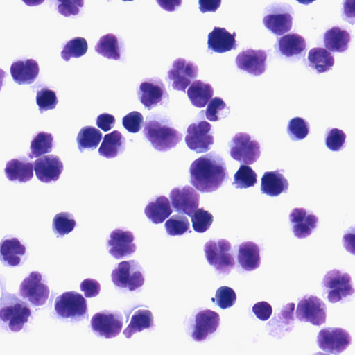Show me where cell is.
<instances>
[{"label":"cell","mask_w":355,"mask_h":355,"mask_svg":"<svg viewBox=\"0 0 355 355\" xmlns=\"http://www.w3.org/2000/svg\"><path fill=\"white\" fill-rule=\"evenodd\" d=\"M94 50L107 59L121 61L125 56V47L119 35L109 33L98 39Z\"/></svg>","instance_id":"cell-27"},{"label":"cell","mask_w":355,"mask_h":355,"mask_svg":"<svg viewBox=\"0 0 355 355\" xmlns=\"http://www.w3.org/2000/svg\"><path fill=\"white\" fill-rule=\"evenodd\" d=\"M198 67L194 62L178 58L172 62L166 80L173 89L186 93V89L198 77Z\"/></svg>","instance_id":"cell-10"},{"label":"cell","mask_w":355,"mask_h":355,"mask_svg":"<svg viewBox=\"0 0 355 355\" xmlns=\"http://www.w3.org/2000/svg\"><path fill=\"white\" fill-rule=\"evenodd\" d=\"M63 163L55 155H46L34 162V171L39 180L44 183L57 181L62 171Z\"/></svg>","instance_id":"cell-24"},{"label":"cell","mask_w":355,"mask_h":355,"mask_svg":"<svg viewBox=\"0 0 355 355\" xmlns=\"http://www.w3.org/2000/svg\"><path fill=\"white\" fill-rule=\"evenodd\" d=\"M33 163L24 156L13 158L7 162L4 173L8 180L27 182L33 177Z\"/></svg>","instance_id":"cell-29"},{"label":"cell","mask_w":355,"mask_h":355,"mask_svg":"<svg viewBox=\"0 0 355 355\" xmlns=\"http://www.w3.org/2000/svg\"><path fill=\"white\" fill-rule=\"evenodd\" d=\"M335 63L334 55L322 47H314L308 52L306 65L311 71L320 74L330 71Z\"/></svg>","instance_id":"cell-32"},{"label":"cell","mask_w":355,"mask_h":355,"mask_svg":"<svg viewBox=\"0 0 355 355\" xmlns=\"http://www.w3.org/2000/svg\"><path fill=\"white\" fill-rule=\"evenodd\" d=\"M205 258L220 275H228L235 266L232 245L225 239H210L204 245Z\"/></svg>","instance_id":"cell-4"},{"label":"cell","mask_w":355,"mask_h":355,"mask_svg":"<svg viewBox=\"0 0 355 355\" xmlns=\"http://www.w3.org/2000/svg\"><path fill=\"white\" fill-rule=\"evenodd\" d=\"M169 197L173 208L180 214L191 216L199 207L200 194L189 185L173 188Z\"/></svg>","instance_id":"cell-21"},{"label":"cell","mask_w":355,"mask_h":355,"mask_svg":"<svg viewBox=\"0 0 355 355\" xmlns=\"http://www.w3.org/2000/svg\"><path fill=\"white\" fill-rule=\"evenodd\" d=\"M252 309L256 317L262 321L268 320L272 313L271 305L265 301L257 302Z\"/></svg>","instance_id":"cell-52"},{"label":"cell","mask_w":355,"mask_h":355,"mask_svg":"<svg viewBox=\"0 0 355 355\" xmlns=\"http://www.w3.org/2000/svg\"><path fill=\"white\" fill-rule=\"evenodd\" d=\"M284 170L280 169L265 172L261 178V193L276 197L282 193H286L288 182L284 177Z\"/></svg>","instance_id":"cell-31"},{"label":"cell","mask_w":355,"mask_h":355,"mask_svg":"<svg viewBox=\"0 0 355 355\" xmlns=\"http://www.w3.org/2000/svg\"><path fill=\"white\" fill-rule=\"evenodd\" d=\"M19 294L31 304L40 306L46 303L50 289L42 275L37 271H33L21 282Z\"/></svg>","instance_id":"cell-12"},{"label":"cell","mask_w":355,"mask_h":355,"mask_svg":"<svg viewBox=\"0 0 355 355\" xmlns=\"http://www.w3.org/2000/svg\"><path fill=\"white\" fill-rule=\"evenodd\" d=\"M236 33H231L225 28L214 26L207 35V49L209 51L223 53L235 50L239 46Z\"/></svg>","instance_id":"cell-25"},{"label":"cell","mask_w":355,"mask_h":355,"mask_svg":"<svg viewBox=\"0 0 355 355\" xmlns=\"http://www.w3.org/2000/svg\"><path fill=\"white\" fill-rule=\"evenodd\" d=\"M229 153L241 164L252 165L260 157L261 148L259 142L250 134L239 132L229 142Z\"/></svg>","instance_id":"cell-9"},{"label":"cell","mask_w":355,"mask_h":355,"mask_svg":"<svg viewBox=\"0 0 355 355\" xmlns=\"http://www.w3.org/2000/svg\"><path fill=\"white\" fill-rule=\"evenodd\" d=\"M126 141L119 130L106 134L98 149V154L107 159L114 158L122 154L125 149Z\"/></svg>","instance_id":"cell-34"},{"label":"cell","mask_w":355,"mask_h":355,"mask_svg":"<svg viewBox=\"0 0 355 355\" xmlns=\"http://www.w3.org/2000/svg\"><path fill=\"white\" fill-rule=\"evenodd\" d=\"M204 110L199 112L195 121L187 128L185 143L196 153L207 152L214 143V130L204 117Z\"/></svg>","instance_id":"cell-6"},{"label":"cell","mask_w":355,"mask_h":355,"mask_svg":"<svg viewBox=\"0 0 355 355\" xmlns=\"http://www.w3.org/2000/svg\"><path fill=\"white\" fill-rule=\"evenodd\" d=\"M236 260L245 271H253L261 265V248L253 241H244L236 248Z\"/></svg>","instance_id":"cell-30"},{"label":"cell","mask_w":355,"mask_h":355,"mask_svg":"<svg viewBox=\"0 0 355 355\" xmlns=\"http://www.w3.org/2000/svg\"><path fill=\"white\" fill-rule=\"evenodd\" d=\"M164 227L171 236H182L190 232V224L187 218L182 214H175L168 219Z\"/></svg>","instance_id":"cell-45"},{"label":"cell","mask_w":355,"mask_h":355,"mask_svg":"<svg viewBox=\"0 0 355 355\" xmlns=\"http://www.w3.org/2000/svg\"><path fill=\"white\" fill-rule=\"evenodd\" d=\"M144 123L143 115L137 111H132L122 119L123 126L131 133L138 132L144 126Z\"/></svg>","instance_id":"cell-49"},{"label":"cell","mask_w":355,"mask_h":355,"mask_svg":"<svg viewBox=\"0 0 355 355\" xmlns=\"http://www.w3.org/2000/svg\"><path fill=\"white\" fill-rule=\"evenodd\" d=\"M230 108L224 100L218 96L212 98L205 111V117L210 121L216 122L228 116Z\"/></svg>","instance_id":"cell-41"},{"label":"cell","mask_w":355,"mask_h":355,"mask_svg":"<svg viewBox=\"0 0 355 355\" xmlns=\"http://www.w3.org/2000/svg\"><path fill=\"white\" fill-rule=\"evenodd\" d=\"M295 315L301 322L320 326L326 322L327 306L317 296L305 295L298 301Z\"/></svg>","instance_id":"cell-14"},{"label":"cell","mask_w":355,"mask_h":355,"mask_svg":"<svg viewBox=\"0 0 355 355\" xmlns=\"http://www.w3.org/2000/svg\"><path fill=\"white\" fill-rule=\"evenodd\" d=\"M275 53L279 58L288 62H297L306 53V39L297 33H289L277 38Z\"/></svg>","instance_id":"cell-13"},{"label":"cell","mask_w":355,"mask_h":355,"mask_svg":"<svg viewBox=\"0 0 355 355\" xmlns=\"http://www.w3.org/2000/svg\"><path fill=\"white\" fill-rule=\"evenodd\" d=\"M154 327V318L152 312L146 309H139L131 315L130 323L124 329L123 334L130 338L135 334Z\"/></svg>","instance_id":"cell-36"},{"label":"cell","mask_w":355,"mask_h":355,"mask_svg":"<svg viewBox=\"0 0 355 355\" xmlns=\"http://www.w3.org/2000/svg\"><path fill=\"white\" fill-rule=\"evenodd\" d=\"M0 258L7 267H19L26 261L28 253L25 243L19 238L8 235L1 241Z\"/></svg>","instance_id":"cell-20"},{"label":"cell","mask_w":355,"mask_h":355,"mask_svg":"<svg viewBox=\"0 0 355 355\" xmlns=\"http://www.w3.org/2000/svg\"><path fill=\"white\" fill-rule=\"evenodd\" d=\"M57 3L58 12L65 17L78 15L80 8L84 4L83 1H58Z\"/></svg>","instance_id":"cell-50"},{"label":"cell","mask_w":355,"mask_h":355,"mask_svg":"<svg viewBox=\"0 0 355 355\" xmlns=\"http://www.w3.org/2000/svg\"><path fill=\"white\" fill-rule=\"evenodd\" d=\"M325 48L332 52L346 51L352 41L350 31L345 26H334L327 29L322 37Z\"/></svg>","instance_id":"cell-28"},{"label":"cell","mask_w":355,"mask_h":355,"mask_svg":"<svg viewBox=\"0 0 355 355\" xmlns=\"http://www.w3.org/2000/svg\"><path fill=\"white\" fill-rule=\"evenodd\" d=\"M257 180V174L250 166L241 164L234 175L232 185L237 189H247L254 187Z\"/></svg>","instance_id":"cell-42"},{"label":"cell","mask_w":355,"mask_h":355,"mask_svg":"<svg viewBox=\"0 0 355 355\" xmlns=\"http://www.w3.org/2000/svg\"><path fill=\"white\" fill-rule=\"evenodd\" d=\"M103 139V134L98 128L87 125L83 127L76 137L78 148L80 153L85 150H93Z\"/></svg>","instance_id":"cell-38"},{"label":"cell","mask_w":355,"mask_h":355,"mask_svg":"<svg viewBox=\"0 0 355 355\" xmlns=\"http://www.w3.org/2000/svg\"><path fill=\"white\" fill-rule=\"evenodd\" d=\"M92 331L105 338H113L121 331L123 316L117 311L103 310L95 313L90 322Z\"/></svg>","instance_id":"cell-18"},{"label":"cell","mask_w":355,"mask_h":355,"mask_svg":"<svg viewBox=\"0 0 355 355\" xmlns=\"http://www.w3.org/2000/svg\"><path fill=\"white\" fill-rule=\"evenodd\" d=\"M191 217L193 228L198 233L207 232L214 221L212 214L203 207L198 209Z\"/></svg>","instance_id":"cell-47"},{"label":"cell","mask_w":355,"mask_h":355,"mask_svg":"<svg viewBox=\"0 0 355 355\" xmlns=\"http://www.w3.org/2000/svg\"><path fill=\"white\" fill-rule=\"evenodd\" d=\"M80 288L84 293L85 297H94L100 293L101 284L94 279L87 278L80 283Z\"/></svg>","instance_id":"cell-51"},{"label":"cell","mask_w":355,"mask_h":355,"mask_svg":"<svg viewBox=\"0 0 355 355\" xmlns=\"http://www.w3.org/2000/svg\"><path fill=\"white\" fill-rule=\"evenodd\" d=\"M77 223L74 216L69 212L57 214L52 222V229L58 238L64 237L71 232Z\"/></svg>","instance_id":"cell-40"},{"label":"cell","mask_w":355,"mask_h":355,"mask_svg":"<svg viewBox=\"0 0 355 355\" xmlns=\"http://www.w3.org/2000/svg\"><path fill=\"white\" fill-rule=\"evenodd\" d=\"M11 76L18 85H28L37 78L40 67L37 62L32 58L15 60L10 65Z\"/></svg>","instance_id":"cell-26"},{"label":"cell","mask_w":355,"mask_h":355,"mask_svg":"<svg viewBox=\"0 0 355 355\" xmlns=\"http://www.w3.org/2000/svg\"><path fill=\"white\" fill-rule=\"evenodd\" d=\"M347 135L340 129L329 128L324 135V141L327 147L332 151H340L346 146Z\"/></svg>","instance_id":"cell-46"},{"label":"cell","mask_w":355,"mask_h":355,"mask_svg":"<svg viewBox=\"0 0 355 355\" xmlns=\"http://www.w3.org/2000/svg\"><path fill=\"white\" fill-rule=\"evenodd\" d=\"M31 315V310L29 306L17 297H14L4 305H1L0 310L1 322L13 332L21 331Z\"/></svg>","instance_id":"cell-15"},{"label":"cell","mask_w":355,"mask_h":355,"mask_svg":"<svg viewBox=\"0 0 355 355\" xmlns=\"http://www.w3.org/2000/svg\"><path fill=\"white\" fill-rule=\"evenodd\" d=\"M96 125L102 130H110L116 123V119L113 114L104 112L99 114L96 119Z\"/></svg>","instance_id":"cell-55"},{"label":"cell","mask_w":355,"mask_h":355,"mask_svg":"<svg viewBox=\"0 0 355 355\" xmlns=\"http://www.w3.org/2000/svg\"><path fill=\"white\" fill-rule=\"evenodd\" d=\"M35 99L40 114L55 109L59 101L56 92L46 86L37 91Z\"/></svg>","instance_id":"cell-43"},{"label":"cell","mask_w":355,"mask_h":355,"mask_svg":"<svg viewBox=\"0 0 355 355\" xmlns=\"http://www.w3.org/2000/svg\"><path fill=\"white\" fill-rule=\"evenodd\" d=\"M55 146V142L51 133L39 131L32 137L30 151L27 155L31 159L40 157L51 153Z\"/></svg>","instance_id":"cell-37"},{"label":"cell","mask_w":355,"mask_h":355,"mask_svg":"<svg viewBox=\"0 0 355 355\" xmlns=\"http://www.w3.org/2000/svg\"><path fill=\"white\" fill-rule=\"evenodd\" d=\"M214 93V90L211 85L202 80H194L187 91V96L192 105L198 108L207 105Z\"/></svg>","instance_id":"cell-35"},{"label":"cell","mask_w":355,"mask_h":355,"mask_svg":"<svg viewBox=\"0 0 355 355\" xmlns=\"http://www.w3.org/2000/svg\"><path fill=\"white\" fill-rule=\"evenodd\" d=\"M342 243L347 252L355 255V225L349 227L345 232Z\"/></svg>","instance_id":"cell-54"},{"label":"cell","mask_w":355,"mask_h":355,"mask_svg":"<svg viewBox=\"0 0 355 355\" xmlns=\"http://www.w3.org/2000/svg\"><path fill=\"white\" fill-rule=\"evenodd\" d=\"M143 134L152 146L160 152L175 148L183 137L171 119L162 113H150L147 116Z\"/></svg>","instance_id":"cell-2"},{"label":"cell","mask_w":355,"mask_h":355,"mask_svg":"<svg viewBox=\"0 0 355 355\" xmlns=\"http://www.w3.org/2000/svg\"><path fill=\"white\" fill-rule=\"evenodd\" d=\"M316 342L323 351L340 355L352 343L349 333L340 327H325L318 334Z\"/></svg>","instance_id":"cell-16"},{"label":"cell","mask_w":355,"mask_h":355,"mask_svg":"<svg viewBox=\"0 0 355 355\" xmlns=\"http://www.w3.org/2000/svg\"><path fill=\"white\" fill-rule=\"evenodd\" d=\"M215 300L216 304L223 309L232 306L236 301V294L232 288L223 286L216 292Z\"/></svg>","instance_id":"cell-48"},{"label":"cell","mask_w":355,"mask_h":355,"mask_svg":"<svg viewBox=\"0 0 355 355\" xmlns=\"http://www.w3.org/2000/svg\"><path fill=\"white\" fill-rule=\"evenodd\" d=\"M289 222L294 236L298 239H304L317 228L319 218L309 209L295 207L289 214Z\"/></svg>","instance_id":"cell-22"},{"label":"cell","mask_w":355,"mask_h":355,"mask_svg":"<svg viewBox=\"0 0 355 355\" xmlns=\"http://www.w3.org/2000/svg\"><path fill=\"white\" fill-rule=\"evenodd\" d=\"M270 51L264 49H243L236 57L237 68L254 76L264 73L268 68V58Z\"/></svg>","instance_id":"cell-19"},{"label":"cell","mask_w":355,"mask_h":355,"mask_svg":"<svg viewBox=\"0 0 355 355\" xmlns=\"http://www.w3.org/2000/svg\"><path fill=\"white\" fill-rule=\"evenodd\" d=\"M189 182L202 193H211L220 188L229 179L223 157L211 151L194 160L189 167Z\"/></svg>","instance_id":"cell-1"},{"label":"cell","mask_w":355,"mask_h":355,"mask_svg":"<svg viewBox=\"0 0 355 355\" xmlns=\"http://www.w3.org/2000/svg\"><path fill=\"white\" fill-rule=\"evenodd\" d=\"M144 213L153 223L159 224L169 217L173 213V209L168 198L160 195L153 197L148 201Z\"/></svg>","instance_id":"cell-33"},{"label":"cell","mask_w":355,"mask_h":355,"mask_svg":"<svg viewBox=\"0 0 355 355\" xmlns=\"http://www.w3.org/2000/svg\"><path fill=\"white\" fill-rule=\"evenodd\" d=\"M137 98L148 110L158 106L167 107L169 95L165 85L159 77L142 79L137 86Z\"/></svg>","instance_id":"cell-8"},{"label":"cell","mask_w":355,"mask_h":355,"mask_svg":"<svg viewBox=\"0 0 355 355\" xmlns=\"http://www.w3.org/2000/svg\"><path fill=\"white\" fill-rule=\"evenodd\" d=\"M220 325L219 314L211 309H203L195 315L192 338L197 342L206 340Z\"/></svg>","instance_id":"cell-23"},{"label":"cell","mask_w":355,"mask_h":355,"mask_svg":"<svg viewBox=\"0 0 355 355\" xmlns=\"http://www.w3.org/2000/svg\"><path fill=\"white\" fill-rule=\"evenodd\" d=\"M313 355H330L327 353H324V352H318L316 353H314Z\"/></svg>","instance_id":"cell-57"},{"label":"cell","mask_w":355,"mask_h":355,"mask_svg":"<svg viewBox=\"0 0 355 355\" xmlns=\"http://www.w3.org/2000/svg\"><path fill=\"white\" fill-rule=\"evenodd\" d=\"M341 15L343 19L353 25L355 24V0L343 1Z\"/></svg>","instance_id":"cell-53"},{"label":"cell","mask_w":355,"mask_h":355,"mask_svg":"<svg viewBox=\"0 0 355 355\" xmlns=\"http://www.w3.org/2000/svg\"><path fill=\"white\" fill-rule=\"evenodd\" d=\"M200 10L201 12L205 13L207 12H215L220 7L221 1H199Z\"/></svg>","instance_id":"cell-56"},{"label":"cell","mask_w":355,"mask_h":355,"mask_svg":"<svg viewBox=\"0 0 355 355\" xmlns=\"http://www.w3.org/2000/svg\"><path fill=\"white\" fill-rule=\"evenodd\" d=\"M286 131L292 141H300L310 133V125L305 119L296 116L289 120Z\"/></svg>","instance_id":"cell-44"},{"label":"cell","mask_w":355,"mask_h":355,"mask_svg":"<svg viewBox=\"0 0 355 355\" xmlns=\"http://www.w3.org/2000/svg\"><path fill=\"white\" fill-rule=\"evenodd\" d=\"M54 309L61 318L72 320L83 319L88 311L87 300L73 291L58 295L55 300Z\"/></svg>","instance_id":"cell-11"},{"label":"cell","mask_w":355,"mask_h":355,"mask_svg":"<svg viewBox=\"0 0 355 355\" xmlns=\"http://www.w3.org/2000/svg\"><path fill=\"white\" fill-rule=\"evenodd\" d=\"M135 235L129 230L118 227L112 230L106 239L108 252L116 259L131 257L137 250Z\"/></svg>","instance_id":"cell-17"},{"label":"cell","mask_w":355,"mask_h":355,"mask_svg":"<svg viewBox=\"0 0 355 355\" xmlns=\"http://www.w3.org/2000/svg\"><path fill=\"white\" fill-rule=\"evenodd\" d=\"M262 17L264 26L272 34L281 36L291 30L294 10L288 3L273 2L264 8Z\"/></svg>","instance_id":"cell-5"},{"label":"cell","mask_w":355,"mask_h":355,"mask_svg":"<svg viewBox=\"0 0 355 355\" xmlns=\"http://www.w3.org/2000/svg\"><path fill=\"white\" fill-rule=\"evenodd\" d=\"M87 49L88 44L86 39L83 37H75L64 44L60 55L64 61L68 62L71 58L83 56Z\"/></svg>","instance_id":"cell-39"},{"label":"cell","mask_w":355,"mask_h":355,"mask_svg":"<svg viewBox=\"0 0 355 355\" xmlns=\"http://www.w3.org/2000/svg\"><path fill=\"white\" fill-rule=\"evenodd\" d=\"M114 286L119 288L135 291L145 282V272L136 260H127L119 263L111 273Z\"/></svg>","instance_id":"cell-7"},{"label":"cell","mask_w":355,"mask_h":355,"mask_svg":"<svg viewBox=\"0 0 355 355\" xmlns=\"http://www.w3.org/2000/svg\"><path fill=\"white\" fill-rule=\"evenodd\" d=\"M323 296L330 302H346L355 296L350 275L343 270L333 269L328 271L322 282Z\"/></svg>","instance_id":"cell-3"}]
</instances>
